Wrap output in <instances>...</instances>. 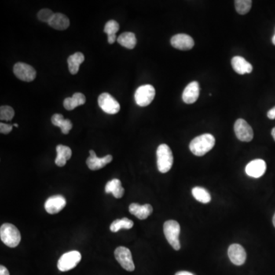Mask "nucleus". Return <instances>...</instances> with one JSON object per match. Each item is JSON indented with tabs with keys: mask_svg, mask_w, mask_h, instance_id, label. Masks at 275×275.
Returning a JSON list of instances; mask_svg holds the SVG:
<instances>
[{
	"mask_svg": "<svg viewBox=\"0 0 275 275\" xmlns=\"http://www.w3.org/2000/svg\"><path fill=\"white\" fill-rule=\"evenodd\" d=\"M252 1L251 0H236L235 1V6L236 11L240 15H246L251 9Z\"/></svg>",
	"mask_w": 275,
	"mask_h": 275,
	"instance_id": "nucleus-29",
	"label": "nucleus"
},
{
	"mask_svg": "<svg viewBox=\"0 0 275 275\" xmlns=\"http://www.w3.org/2000/svg\"><path fill=\"white\" fill-rule=\"evenodd\" d=\"M14 74L21 81L31 82L36 78V71L29 64L19 62L13 67Z\"/></svg>",
	"mask_w": 275,
	"mask_h": 275,
	"instance_id": "nucleus-10",
	"label": "nucleus"
},
{
	"mask_svg": "<svg viewBox=\"0 0 275 275\" xmlns=\"http://www.w3.org/2000/svg\"><path fill=\"white\" fill-rule=\"evenodd\" d=\"M232 66L234 71L239 74H250L252 71L253 67L251 64L244 57L236 56L232 59Z\"/></svg>",
	"mask_w": 275,
	"mask_h": 275,
	"instance_id": "nucleus-18",
	"label": "nucleus"
},
{
	"mask_svg": "<svg viewBox=\"0 0 275 275\" xmlns=\"http://www.w3.org/2000/svg\"><path fill=\"white\" fill-rule=\"evenodd\" d=\"M15 115L13 109L9 106H2L0 108V119L2 121H11Z\"/></svg>",
	"mask_w": 275,
	"mask_h": 275,
	"instance_id": "nucleus-30",
	"label": "nucleus"
},
{
	"mask_svg": "<svg viewBox=\"0 0 275 275\" xmlns=\"http://www.w3.org/2000/svg\"><path fill=\"white\" fill-rule=\"evenodd\" d=\"M112 161V155H107L103 158H98L93 150L89 151V157L86 160L88 167L92 170H97L105 167L106 165L110 164Z\"/></svg>",
	"mask_w": 275,
	"mask_h": 275,
	"instance_id": "nucleus-14",
	"label": "nucleus"
},
{
	"mask_svg": "<svg viewBox=\"0 0 275 275\" xmlns=\"http://www.w3.org/2000/svg\"><path fill=\"white\" fill-rule=\"evenodd\" d=\"M117 41L119 45L128 49H133L137 43L136 35L133 32L122 33L117 38Z\"/></svg>",
	"mask_w": 275,
	"mask_h": 275,
	"instance_id": "nucleus-25",
	"label": "nucleus"
},
{
	"mask_svg": "<svg viewBox=\"0 0 275 275\" xmlns=\"http://www.w3.org/2000/svg\"><path fill=\"white\" fill-rule=\"evenodd\" d=\"M81 260V254L79 251H69L60 257L57 262V268L60 272H67L75 268Z\"/></svg>",
	"mask_w": 275,
	"mask_h": 275,
	"instance_id": "nucleus-6",
	"label": "nucleus"
},
{
	"mask_svg": "<svg viewBox=\"0 0 275 275\" xmlns=\"http://www.w3.org/2000/svg\"><path fill=\"white\" fill-rule=\"evenodd\" d=\"M84 55L81 52H76L67 59L69 71L71 74H77L79 71L80 66L84 61Z\"/></svg>",
	"mask_w": 275,
	"mask_h": 275,
	"instance_id": "nucleus-22",
	"label": "nucleus"
},
{
	"mask_svg": "<svg viewBox=\"0 0 275 275\" xmlns=\"http://www.w3.org/2000/svg\"><path fill=\"white\" fill-rule=\"evenodd\" d=\"M266 163L262 159H255L248 164L246 167V174L249 177L259 178L266 171Z\"/></svg>",
	"mask_w": 275,
	"mask_h": 275,
	"instance_id": "nucleus-15",
	"label": "nucleus"
},
{
	"mask_svg": "<svg viewBox=\"0 0 275 275\" xmlns=\"http://www.w3.org/2000/svg\"><path fill=\"white\" fill-rule=\"evenodd\" d=\"M56 150H57V158L55 159V164L58 167H64L67 164V161L71 159L72 151L68 146H65L63 144H58Z\"/></svg>",
	"mask_w": 275,
	"mask_h": 275,
	"instance_id": "nucleus-19",
	"label": "nucleus"
},
{
	"mask_svg": "<svg viewBox=\"0 0 275 275\" xmlns=\"http://www.w3.org/2000/svg\"><path fill=\"white\" fill-rule=\"evenodd\" d=\"M66 199L61 195H55L47 199L45 203V210L49 214H56L61 211L66 206Z\"/></svg>",
	"mask_w": 275,
	"mask_h": 275,
	"instance_id": "nucleus-13",
	"label": "nucleus"
},
{
	"mask_svg": "<svg viewBox=\"0 0 275 275\" xmlns=\"http://www.w3.org/2000/svg\"><path fill=\"white\" fill-rule=\"evenodd\" d=\"M129 212L139 220H146L151 215L153 208L150 204L139 205L134 203L129 206Z\"/></svg>",
	"mask_w": 275,
	"mask_h": 275,
	"instance_id": "nucleus-17",
	"label": "nucleus"
},
{
	"mask_svg": "<svg viewBox=\"0 0 275 275\" xmlns=\"http://www.w3.org/2000/svg\"><path fill=\"white\" fill-rule=\"evenodd\" d=\"M272 43L275 45V35H274L273 38H272Z\"/></svg>",
	"mask_w": 275,
	"mask_h": 275,
	"instance_id": "nucleus-37",
	"label": "nucleus"
},
{
	"mask_svg": "<svg viewBox=\"0 0 275 275\" xmlns=\"http://www.w3.org/2000/svg\"><path fill=\"white\" fill-rule=\"evenodd\" d=\"M199 85L196 81L190 82L188 86L184 89L182 95V99L184 103L188 104H192L195 103L199 98Z\"/></svg>",
	"mask_w": 275,
	"mask_h": 275,
	"instance_id": "nucleus-16",
	"label": "nucleus"
},
{
	"mask_svg": "<svg viewBox=\"0 0 275 275\" xmlns=\"http://www.w3.org/2000/svg\"><path fill=\"white\" fill-rule=\"evenodd\" d=\"M155 96V89L152 85L139 86L135 93V100L139 107H144L151 104Z\"/></svg>",
	"mask_w": 275,
	"mask_h": 275,
	"instance_id": "nucleus-5",
	"label": "nucleus"
},
{
	"mask_svg": "<svg viewBox=\"0 0 275 275\" xmlns=\"http://www.w3.org/2000/svg\"><path fill=\"white\" fill-rule=\"evenodd\" d=\"M234 131L238 139L242 141L248 142L251 141L254 137L252 128L245 119H239L236 120L234 126Z\"/></svg>",
	"mask_w": 275,
	"mask_h": 275,
	"instance_id": "nucleus-9",
	"label": "nucleus"
},
{
	"mask_svg": "<svg viewBox=\"0 0 275 275\" xmlns=\"http://www.w3.org/2000/svg\"><path fill=\"white\" fill-rule=\"evenodd\" d=\"M170 44L178 50L189 51L194 46V41L188 34H177L172 37Z\"/></svg>",
	"mask_w": 275,
	"mask_h": 275,
	"instance_id": "nucleus-11",
	"label": "nucleus"
},
{
	"mask_svg": "<svg viewBox=\"0 0 275 275\" xmlns=\"http://www.w3.org/2000/svg\"><path fill=\"white\" fill-rule=\"evenodd\" d=\"M267 115H268V118L270 119H275V107L271 109V110L268 111Z\"/></svg>",
	"mask_w": 275,
	"mask_h": 275,
	"instance_id": "nucleus-33",
	"label": "nucleus"
},
{
	"mask_svg": "<svg viewBox=\"0 0 275 275\" xmlns=\"http://www.w3.org/2000/svg\"><path fill=\"white\" fill-rule=\"evenodd\" d=\"M105 191L107 193H112L117 199L122 198L125 192V190L122 188V183L119 179H113L109 181L106 185Z\"/></svg>",
	"mask_w": 275,
	"mask_h": 275,
	"instance_id": "nucleus-23",
	"label": "nucleus"
},
{
	"mask_svg": "<svg viewBox=\"0 0 275 275\" xmlns=\"http://www.w3.org/2000/svg\"><path fill=\"white\" fill-rule=\"evenodd\" d=\"M48 25L56 30H65L70 26V20L64 14L55 13Z\"/></svg>",
	"mask_w": 275,
	"mask_h": 275,
	"instance_id": "nucleus-20",
	"label": "nucleus"
},
{
	"mask_svg": "<svg viewBox=\"0 0 275 275\" xmlns=\"http://www.w3.org/2000/svg\"><path fill=\"white\" fill-rule=\"evenodd\" d=\"M119 30V23L115 20H110L106 23L103 31L108 35V42L113 44L116 41V33Z\"/></svg>",
	"mask_w": 275,
	"mask_h": 275,
	"instance_id": "nucleus-26",
	"label": "nucleus"
},
{
	"mask_svg": "<svg viewBox=\"0 0 275 275\" xmlns=\"http://www.w3.org/2000/svg\"><path fill=\"white\" fill-rule=\"evenodd\" d=\"M174 163V157L170 147L166 144H162L157 149V165L161 173H167L171 169Z\"/></svg>",
	"mask_w": 275,
	"mask_h": 275,
	"instance_id": "nucleus-2",
	"label": "nucleus"
},
{
	"mask_svg": "<svg viewBox=\"0 0 275 275\" xmlns=\"http://www.w3.org/2000/svg\"><path fill=\"white\" fill-rule=\"evenodd\" d=\"M54 12L49 9H43L40 10L38 13V18L43 23H49V21L53 16Z\"/></svg>",
	"mask_w": 275,
	"mask_h": 275,
	"instance_id": "nucleus-31",
	"label": "nucleus"
},
{
	"mask_svg": "<svg viewBox=\"0 0 275 275\" xmlns=\"http://www.w3.org/2000/svg\"><path fill=\"white\" fill-rule=\"evenodd\" d=\"M175 275H194L193 274L189 272H185V271H182V272H179L175 274Z\"/></svg>",
	"mask_w": 275,
	"mask_h": 275,
	"instance_id": "nucleus-35",
	"label": "nucleus"
},
{
	"mask_svg": "<svg viewBox=\"0 0 275 275\" xmlns=\"http://www.w3.org/2000/svg\"><path fill=\"white\" fill-rule=\"evenodd\" d=\"M272 137H273L274 140H275V127L273 129H272Z\"/></svg>",
	"mask_w": 275,
	"mask_h": 275,
	"instance_id": "nucleus-36",
	"label": "nucleus"
},
{
	"mask_svg": "<svg viewBox=\"0 0 275 275\" xmlns=\"http://www.w3.org/2000/svg\"><path fill=\"white\" fill-rule=\"evenodd\" d=\"M134 225V222L132 220H129L126 217L121 219V220H116L112 222L110 225V230L112 232H117L120 229H130L133 228Z\"/></svg>",
	"mask_w": 275,
	"mask_h": 275,
	"instance_id": "nucleus-27",
	"label": "nucleus"
},
{
	"mask_svg": "<svg viewBox=\"0 0 275 275\" xmlns=\"http://www.w3.org/2000/svg\"><path fill=\"white\" fill-rule=\"evenodd\" d=\"M215 142L214 136L206 133L193 138L190 143V150L196 156H203L210 150L213 149Z\"/></svg>",
	"mask_w": 275,
	"mask_h": 275,
	"instance_id": "nucleus-1",
	"label": "nucleus"
},
{
	"mask_svg": "<svg viewBox=\"0 0 275 275\" xmlns=\"http://www.w3.org/2000/svg\"><path fill=\"white\" fill-rule=\"evenodd\" d=\"M273 224H274V226L275 227V215H274L273 217Z\"/></svg>",
	"mask_w": 275,
	"mask_h": 275,
	"instance_id": "nucleus-38",
	"label": "nucleus"
},
{
	"mask_svg": "<svg viewBox=\"0 0 275 275\" xmlns=\"http://www.w3.org/2000/svg\"><path fill=\"white\" fill-rule=\"evenodd\" d=\"M12 127H13V125H7V124L1 122L0 123V133L2 134H9L12 130Z\"/></svg>",
	"mask_w": 275,
	"mask_h": 275,
	"instance_id": "nucleus-32",
	"label": "nucleus"
},
{
	"mask_svg": "<svg viewBox=\"0 0 275 275\" xmlns=\"http://www.w3.org/2000/svg\"><path fill=\"white\" fill-rule=\"evenodd\" d=\"M114 254H115V259L125 270L128 271V272H133L135 270L133 255L128 248L123 247V246L118 247L115 248Z\"/></svg>",
	"mask_w": 275,
	"mask_h": 275,
	"instance_id": "nucleus-7",
	"label": "nucleus"
},
{
	"mask_svg": "<svg viewBox=\"0 0 275 275\" xmlns=\"http://www.w3.org/2000/svg\"><path fill=\"white\" fill-rule=\"evenodd\" d=\"M228 255L232 263L237 266L243 265L247 257L244 248L239 244L231 245L228 249Z\"/></svg>",
	"mask_w": 275,
	"mask_h": 275,
	"instance_id": "nucleus-12",
	"label": "nucleus"
},
{
	"mask_svg": "<svg viewBox=\"0 0 275 275\" xmlns=\"http://www.w3.org/2000/svg\"><path fill=\"white\" fill-rule=\"evenodd\" d=\"M0 275H10L9 271L7 270V268L3 265L0 266Z\"/></svg>",
	"mask_w": 275,
	"mask_h": 275,
	"instance_id": "nucleus-34",
	"label": "nucleus"
},
{
	"mask_svg": "<svg viewBox=\"0 0 275 275\" xmlns=\"http://www.w3.org/2000/svg\"><path fill=\"white\" fill-rule=\"evenodd\" d=\"M52 122L54 126H57L61 129L63 134L67 135L72 129L73 124L70 119H64L63 115L56 113L52 115Z\"/></svg>",
	"mask_w": 275,
	"mask_h": 275,
	"instance_id": "nucleus-21",
	"label": "nucleus"
},
{
	"mask_svg": "<svg viewBox=\"0 0 275 275\" xmlns=\"http://www.w3.org/2000/svg\"><path fill=\"white\" fill-rule=\"evenodd\" d=\"M99 106L107 114L113 115L118 113L120 110V105L112 95L108 93H103L99 96Z\"/></svg>",
	"mask_w": 275,
	"mask_h": 275,
	"instance_id": "nucleus-8",
	"label": "nucleus"
},
{
	"mask_svg": "<svg viewBox=\"0 0 275 275\" xmlns=\"http://www.w3.org/2000/svg\"><path fill=\"white\" fill-rule=\"evenodd\" d=\"M0 239L9 248H16L21 241V234L17 227L11 223H4L0 228Z\"/></svg>",
	"mask_w": 275,
	"mask_h": 275,
	"instance_id": "nucleus-3",
	"label": "nucleus"
},
{
	"mask_svg": "<svg viewBox=\"0 0 275 275\" xmlns=\"http://www.w3.org/2000/svg\"><path fill=\"white\" fill-rule=\"evenodd\" d=\"M164 233L169 244L176 251L181 248V243L179 240V236L181 233L180 224L175 220H168L164 224Z\"/></svg>",
	"mask_w": 275,
	"mask_h": 275,
	"instance_id": "nucleus-4",
	"label": "nucleus"
},
{
	"mask_svg": "<svg viewBox=\"0 0 275 275\" xmlns=\"http://www.w3.org/2000/svg\"><path fill=\"white\" fill-rule=\"evenodd\" d=\"M192 194L193 197L200 203H208L211 201V196H210V192L200 187L192 188Z\"/></svg>",
	"mask_w": 275,
	"mask_h": 275,
	"instance_id": "nucleus-28",
	"label": "nucleus"
},
{
	"mask_svg": "<svg viewBox=\"0 0 275 275\" xmlns=\"http://www.w3.org/2000/svg\"><path fill=\"white\" fill-rule=\"evenodd\" d=\"M86 103V97L81 93H76L72 97H67L64 100V107L67 110H73L76 107L83 105Z\"/></svg>",
	"mask_w": 275,
	"mask_h": 275,
	"instance_id": "nucleus-24",
	"label": "nucleus"
},
{
	"mask_svg": "<svg viewBox=\"0 0 275 275\" xmlns=\"http://www.w3.org/2000/svg\"><path fill=\"white\" fill-rule=\"evenodd\" d=\"M13 126H15V127L16 128H19V125H18V124H16V123L14 124Z\"/></svg>",
	"mask_w": 275,
	"mask_h": 275,
	"instance_id": "nucleus-39",
	"label": "nucleus"
}]
</instances>
